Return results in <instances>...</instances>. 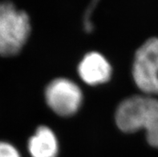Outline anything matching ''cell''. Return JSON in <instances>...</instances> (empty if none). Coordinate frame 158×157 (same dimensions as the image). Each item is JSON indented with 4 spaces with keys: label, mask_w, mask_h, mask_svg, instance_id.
Returning a JSON list of instances; mask_svg holds the SVG:
<instances>
[{
    "label": "cell",
    "mask_w": 158,
    "mask_h": 157,
    "mask_svg": "<svg viewBox=\"0 0 158 157\" xmlns=\"http://www.w3.org/2000/svg\"><path fill=\"white\" fill-rule=\"evenodd\" d=\"M116 121L124 132L144 129L148 143L158 148V100L141 96L128 98L117 107Z\"/></svg>",
    "instance_id": "cell-1"
},
{
    "label": "cell",
    "mask_w": 158,
    "mask_h": 157,
    "mask_svg": "<svg viewBox=\"0 0 158 157\" xmlns=\"http://www.w3.org/2000/svg\"><path fill=\"white\" fill-rule=\"evenodd\" d=\"M31 32L29 17L10 2L0 3V55L18 54L26 43Z\"/></svg>",
    "instance_id": "cell-2"
},
{
    "label": "cell",
    "mask_w": 158,
    "mask_h": 157,
    "mask_svg": "<svg viewBox=\"0 0 158 157\" xmlns=\"http://www.w3.org/2000/svg\"><path fill=\"white\" fill-rule=\"evenodd\" d=\"M132 74L143 92L158 95V38L149 39L137 50Z\"/></svg>",
    "instance_id": "cell-3"
},
{
    "label": "cell",
    "mask_w": 158,
    "mask_h": 157,
    "mask_svg": "<svg viewBox=\"0 0 158 157\" xmlns=\"http://www.w3.org/2000/svg\"><path fill=\"white\" fill-rule=\"evenodd\" d=\"M45 97L49 107L61 116L74 115L83 100L80 88L75 83L64 78L56 79L48 84Z\"/></svg>",
    "instance_id": "cell-4"
},
{
    "label": "cell",
    "mask_w": 158,
    "mask_h": 157,
    "mask_svg": "<svg viewBox=\"0 0 158 157\" xmlns=\"http://www.w3.org/2000/svg\"><path fill=\"white\" fill-rule=\"evenodd\" d=\"M80 78L89 85L104 84L109 80L112 68L100 53L91 52L84 56L78 68Z\"/></svg>",
    "instance_id": "cell-5"
},
{
    "label": "cell",
    "mask_w": 158,
    "mask_h": 157,
    "mask_svg": "<svg viewBox=\"0 0 158 157\" xmlns=\"http://www.w3.org/2000/svg\"><path fill=\"white\" fill-rule=\"evenodd\" d=\"M28 149L32 157H56L58 142L53 131L42 126L29 140Z\"/></svg>",
    "instance_id": "cell-6"
},
{
    "label": "cell",
    "mask_w": 158,
    "mask_h": 157,
    "mask_svg": "<svg viewBox=\"0 0 158 157\" xmlns=\"http://www.w3.org/2000/svg\"><path fill=\"white\" fill-rule=\"evenodd\" d=\"M0 157H20V155L11 144L0 142Z\"/></svg>",
    "instance_id": "cell-7"
},
{
    "label": "cell",
    "mask_w": 158,
    "mask_h": 157,
    "mask_svg": "<svg viewBox=\"0 0 158 157\" xmlns=\"http://www.w3.org/2000/svg\"><path fill=\"white\" fill-rule=\"evenodd\" d=\"M96 3H97V2H92V4L88 8L86 14L84 16V29L87 32H91L92 31V28H93L92 23H91V15H92V10L96 6Z\"/></svg>",
    "instance_id": "cell-8"
}]
</instances>
